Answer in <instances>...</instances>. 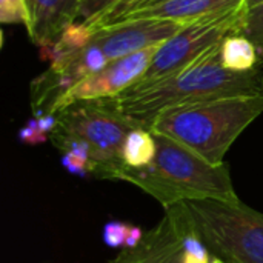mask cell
Returning <instances> with one entry per match:
<instances>
[{"label":"cell","mask_w":263,"mask_h":263,"mask_svg":"<svg viewBox=\"0 0 263 263\" xmlns=\"http://www.w3.org/2000/svg\"><path fill=\"white\" fill-rule=\"evenodd\" d=\"M222 42L165 79L129 86L117 96L120 111L137 128L151 129L154 119L165 109L225 97L263 96L262 69L256 66L240 72L225 68Z\"/></svg>","instance_id":"obj_1"},{"label":"cell","mask_w":263,"mask_h":263,"mask_svg":"<svg viewBox=\"0 0 263 263\" xmlns=\"http://www.w3.org/2000/svg\"><path fill=\"white\" fill-rule=\"evenodd\" d=\"M157 153L145 168L122 166L114 180L136 185L163 208L199 199L239 200L227 163L214 165L185 145L153 133Z\"/></svg>","instance_id":"obj_2"},{"label":"cell","mask_w":263,"mask_h":263,"mask_svg":"<svg viewBox=\"0 0 263 263\" xmlns=\"http://www.w3.org/2000/svg\"><path fill=\"white\" fill-rule=\"evenodd\" d=\"M263 112V96L225 97L162 111L151 131L193 149L214 165Z\"/></svg>","instance_id":"obj_3"},{"label":"cell","mask_w":263,"mask_h":263,"mask_svg":"<svg viewBox=\"0 0 263 263\" xmlns=\"http://www.w3.org/2000/svg\"><path fill=\"white\" fill-rule=\"evenodd\" d=\"M211 256L225 263H263V213L240 200L183 202Z\"/></svg>","instance_id":"obj_4"},{"label":"cell","mask_w":263,"mask_h":263,"mask_svg":"<svg viewBox=\"0 0 263 263\" xmlns=\"http://www.w3.org/2000/svg\"><path fill=\"white\" fill-rule=\"evenodd\" d=\"M54 133L85 142L96 163L94 176L114 180L122 163V146L128 133L137 128L119 108L117 97L79 100L55 112Z\"/></svg>","instance_id":"obj_5"},{"label":"cell","mask_w":263,"mask_h":263,"mask_svg":"<svg viewBox=\"0 0 263 263\" xmlns=\"http://www.w3.org/2000/svg\"><path fill=\"white\" fill-rule=\"evenodd\" d=\"M245 11L247 6H242L225 14L208 15L185 23L176 35L159 46L143 77L136 83H151L165 79L197 60L225 37L240 34Z\"/></svg>","instance_id":"obj_6"},{"label":"cell","mask_w":263,"mask_h":263,"mask_svg":"<svg viewBox=\"0 0 263 263\" xmlns=\"http://www.w3.org/2000/svg\"><path fill=\"white\" fill-rule=\"evenodd\" d=\"M185 26L173 18H133L97 26L91 43L97 45L109 62L160 46Z\"/></svg>","instance_id":"obj_7"},{"label":"cell","mask_w":263,"mask_h":263,"mask_svg":"<svg viewBox=\"0 0 263 263\" xmlns=\"http://www.w3.org/2000/svg\"><path fill=\"white\" fill-rule=\"evenodd\" d=\"M157 49L159 46H154L109 62L102 71L85 77L76 86H72L59 103L57 111L79 100L114 99L120 96L143 77Z\"/></svg>","instance_id":"obj_8"},{"label":"cell","mask_w":263,"mask_h":263,"mask_svg":"<svg viewBox=\"0 0 263 263\" xmlns=\"http://www.w3.org/2000/svg\"><path fill=\"white\" fill-rule=\"evenodd\" d=\"M186 214L185 203L165 208L163 219L145 233L137 247L123 248L109 263H185L182 234Z\"/></svg>","instance_id":"obj_9"},{"label":"cell","mask_w":263,"mask_h":263,"mask_svg":"<svg viewBox=\"0 0 263 263\" xmlns=\"http://www.w3.org/2000/svg\"><path fill=\"white\" fill-rule=\"evenodd\" d=\"M242 6H245V0H166L129 12L114 23L133 18H173L188 23L208 15L225 14Z\"/></svg>","instance_id":"obj_10"},{"label":"cell","mask_w":263,"mask_h":263,"mask_svg":"<svg viewBox=\"0 0 263 263\" xmlns=\"http://www.w3.org/2000/svg\"><path fill=\"white\" fill-rule=\"evenodd\" d=\"M32 25L29 37L35 45L57 40L62 31L76 20L79 0H26Z\"/></svg>","instance_id":"obj_11"},{"label":"cell","mask_w":263,"mask_h":263,"mask_svg":"<svg viewBox=\"0 0 263 263\" xmlns=\"http://www.w3.org/2000/svg\"><path fill=\"white\" fill-rule=\"evenodd\" d=\"M157 153L156 137L151 129L134 128L122 146V163L126 168H145L153 163Z\"/></svg>","instance_id":"obj_12"},{"label":"cell","mask_w":263,"mask_h":263,"mask_svg":"<svg viewBox=\"0 0 263 263\" xmlns=\"http://www.w3.org/2000/svg\"><path fill=\"white\" fill-rule=\"evenodd\" d=\"M256 45L243 34H231L222 42V63L231 71H251L257 66Z\"/></svg>","instance_id":"obj_13"},{"label":"cell","mask_w":263,"mask_h":263,"mask_svg":"<svg viewBox=\"0 0 263 263\" xmlns=\"http://www.w3.org/2000/svg\"><path fill=\"white\" fill-rule=\"evenodd\" d=\"M120 2L122 0H79V8L74 22H79L94 29Z\"/></svg>","instance_id":"obj_14"},{"label":"cell","mask_w":263,"mask_h":263,"mask_svg":"<svg viewBox=\"0 0 263 263\" xmlns=\"http://www.w3.org/2000/svg\"><path fill=\"white\" fill-rule=\"evenodd\" d=\"M240 34L256 45L259 54L263 57V3L254 8H247Z\"/></svg>","instance_id":"obj_15"},{"label":"cell","mask_w":263,"mask_h":263,"mask_svg":"<svg viewBox=\"0 0 263 263\" xmlns=\"http://www.w3.org/2000/svg\"><path fill=\"white\" fill-rule=\"evenodd\" d=\"M0 22L25 25L29 32L32 18L26 0H0Z\"/></svg>","instance_id":"obj_16"},{"label":"cell","mask_w":263,"mask_h":263,"mask_svg":"<svg viewBox=\"0 0 263 263\" xmlns=\"http://www.w3.org/2000/svg\"><path fill=\"white\" fill-rule=\"evenodd\" d=\"M129 223L120 220H111L103 228V242L109 248H123L126 243Z\"/></svg>","instance_id":"obj_17"},{"label":"cell","mask_w":263,"mask_h":263,"mask_svg":"<svg viewBox=\"0 0 263 263\" xmlns=\"http://www.w3.org/2000/svg\"><path fill=\"white\" fill-rule=\"evenodd\" d=\"M18 139L26 145H40L45 143L49 139V136L39 128L37 120L34 117L18 131Z\"/></svg>","instance_id":"obj_18"},{"label":"cell","mask_w":263,"mask_h":263,"mask_svg":"<svg viewBox=\"0 0 263 263\" xmlns=\"http://www.w3.org/2000/svg\"><path fill=\"white\" fill-rule=\"evenodd\" d=\"M143 2H145V0H122L117 6H114V8L111 9V12H109L97 26H106V25L114 23L116 20L122 18L123 15H126V14L136 11V9L140 6V3H143ZM97 26H96V28H97ZM96 28H94V29H96Z\"/></svg>","instance_id":"obj_19"},{"label":"cell","mask_w":263,"mask_h":263,"mask_svg":"<svg viewBox=\"0 0 263 263\" xmlns=\"http://www.w3.org/2000/svg\"><path fill=\"white\" fill-rule=\"evenodd\" d=\"M143 236H145V233H143L139 227L131 225V227H129V231H128L126 243H125L123 248H134V247H137V245L142 242Z\"/></svg>","instance_id":"obj_20"},{"label":"cell","mask_w":263,"mask_h":263,"mask_svg":"<svg viewBox=\"0 0 263 263\" xmlns=\"http://www.w3.org/2000/svg\"><path fill=\"white\" fill-rule=\"evenodd\" d=\"M162 2H166V0H145L143 3H140V6L136 9V11H139V9H142V8H146V6H151V5H156V3H162ZM134 12V11H133ZM125 17V15H123ZM117 22V20H116Z\"/></svg>","instance_id":"obj_21"},{"label":"cell","mask_w":263,"mask_h":263,"mask_svg":"<svg viewBox=\"0 0 263 263\" xmlns=\"http://www.w3.org/2000/svg\"><path fill=\"white\" fill-rule=\"evenodd\" d=\"M260 3H263V0H245V6L247 8H254V6H257Z\"/></svg>","instance_id":"obj_22"},{"label":"cell","mask_w":263,"mask_h":263,"mask_svg":"<svg viewBox=\"0 0 263 263\" xmlns=\"http://www.w3.org/2000/svg\"><path fill=\"white\" fill-rule=\"evenodd\" d=\"M210 263H225V262H222L220 259H216V257H213V259H211V262H210Z\"/></svg>","instance_id":"obj_23"}]
</instances>
